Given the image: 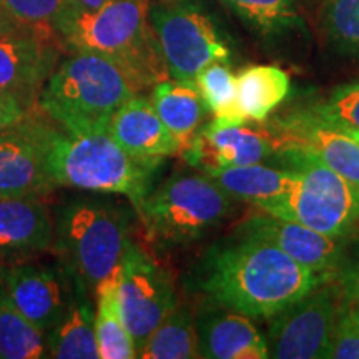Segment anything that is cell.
Listing matches in <instances>:
<instances>
[{
	"label": "cell",
	"mask_w": 359,
	"mask_h": 359,
	"mask_svg": "<svg viewBox=\"0 0 359 359\" xmlns=\"http://www.w3.org/2000/svg\"><path fill=\"white\" fill-rule=\"evenodd\" d=\"M327 280L241 228L206 251L195 271L196 288L213 304L257 320H271Z\"/></svg>",
	"instance_id": "1"
},
{
	"label": "cell",
	"mask_w": 359,
	"mask_h": 359,
	"mask_svg": "<svg viewBox=\"0 0 359 359\" xmlns=\"http://www.w3.org/2000/svg\"><path fill=\"white\" fill-rule=\"evenodd\" d=\"M116 196L80 191L62 200L52 215L50 250L93 294L103 283L118 276L123 253L132 241L135 208Z\"/></svg>",
	"instance_id": "2"
},
{
	"label": "cell",
	"mask_w": 359,
	"mask_h": 359,
	"mask_svg": "<svg viewBox=\"0 0 359 359\" xmlns=\"http://www.w3.org/2000/svg\"><path fill=\"white\" fill-rule=\"evenodd\" d=\"M150 4L151 0H111L98 11L72 6L55 25V39L70 52L109 58L142 92L168 79L150 24Z\"/></svg>",
	"instance_id": "3"
},
{
	"label": "cell",
	"mask_w": 359,
	"mask_h": 359,
	"mask_svg": "<svg viewBox=\"0 0 359 359\" xmlns=\"http://www.w3.org/2000/svg\"><path fill=\"white\" fill-rule=\"evenodd\" d=\"M140 93L109 58L72 52L60 60L39 93V107L53 123L75 135L107 133L116 110Z\"/></svg>",
	"instance_id": "4"
},
{
	"label": "cell",
	"mask_w": 359,
	"mask_h": 359,
	"mask_svg": "<svg viewBox=\"0 0 359 359\" xmlns=\"http://www.w3.org/2000/svg\"><path fill=\"white\" fill-rule=\"evenodd\" d=\"M45 167L55 188L123 196L140 213L160 165L135 158L111 135H75L50 128Z\"/></svg>",
	"instance_id": "5"
},
{
	"label": "cell",
	"mask_w": 359,
	"mask_h": 359,
	"mask_svg": "<svg viewBox=\"0 0 359 359\" xmlns=\"http://www.w3.org/2000/svg\"><path fill=\"white\" fill-rule=\"evenodd\" d=\"M236 198L203 172L178 173L148 193L138 217L161 248L203 240L235 213Z\"/></svg>",
	"instance_id": "6"
},
{
	"label": "cell",
	"mask_w": 359,
	"mask_h": 359,
	"mask_svg": "<svg viewBox=\"0 0 359 359\" xmlns=\"http://www.w3.org/2000/svg\"><path fill=\"white\" fill-rule=\"evenodd\" d=\"M298 183L266 212L298 222L331 238L348 235L359 222V188L299 147H278V155Z\"/></svg>",
	"instance_id": "7"
},
{
	"label": "cell",
	"mask_w": 359,
	"mask_h": 359,
	"mask_svg": "<svg viewBox=\"0 0 359 359\" xmlns=\"http://www.w3.org/2000/svg\"><path fill=\"white\" fill-rule=\"evenodd\" d=\"M150 24L168 77L195 82L213 62H231L233 47L198 0H151Z\"/></svg>",
	"instance_id": "8"
},
{
	"label": "cell",
	"mask_w": 359,
	"mask_h": 359,
	"mask_svg": "<svg viewBox=\"0 0 359 359\" xmlns=\"http://www.w3.org/2000/svg\"><path fill=\"white\" fill-rule=\"evenodd\" d=\"M116 302L137 353L143 348L151 331L178 306L172 275L133 243V240L125 250L120 264Z\"/></svg>",
	"instance_id": "9"
},
{
	"label": "cell",
	"mask_w": 359,
	"mask_h": 359,
	"mask_svg": "<svg viewBox=\"0 0 359 359\" xmlns=\"http://www.w3.org/2000/svg\"><path fill=\"white\" fill-rule=\"evenodd\" d=\"M341 299L338 288L325 281L271 318L266 336L269 358H327Z\"/></svg>",
	"instance_id": "10"
},
{
	"label": "cell",
	"mask_w": 359,
	"mask_h": 359,
	"mask_svg": "<svg viewBox=\"0 0 359 359\" xmlns=\"http://www.w3.org/2000/svg\"><path fill=\"white\" fill-rule=\"evenodd\" d=\"M0 285L27 320L47 334L69 308L77 276L60 259L55 264L13 262L0 264Z\"/></svg>",
	"instance_id": "11"
},
{
	"label": "cell",
	"mask_w": 359,
	"mask_h": 359,
	"mask_svg": "<svg viewBox=\"0 0 359 359\" xmlns=\"http://www.w3.org/2000/svg\"><path fill=\"white\" fill-rule=\"evenodd\" d=\"M278 155L275 135L269 128L245 122L215 118L200 127L183 156L190 167L203 173L215 170L266 163Z\"/></svg>",
	"instance_id": "12"
},
{
	"label": "cell",
	"mask_w": 359,
	"mask_h": 359,
	"mask_svg": "<svg viewBox=\"0 0 359 359\" xmlns=\"http://www.w3.org/2000/svg\"><path fill=\"white\" fill-rule=\"evenodd\" d=\"M50 128V123L30 114L0 132V198H43L55 190L45 167Z\"/></svg>",
	"instance_id": "13"
},
{
	"label": "cell",
	"mask_w": 359,
	"mask_h": 359,
	"mask_svg": "<svg viewBox=\"0 0 359 359\" xmlns=\"http://www.w3.org/2000/svg\"><path fill=\"white\" fill-rule=\"evenodd\" d=\"M269 130L278 147L304 148L359 188V140L349 133L325 123L306 109L276 120Z\"/></svg>",
	"instance_id": "14"
},
{
	"label": "cell",
	"mask_w": 359,
	"mask_h": 359,
	"mask_svg": "<svg viewBox=\"0 0 359 359\" xmlns=\"http://www.w3.org/2000/svg\"><path fill=\"white\" fill-rule=\"evenodd\" d=\"M57 64L55 40L32 30L0 35V90L39 100L45 80Z\"/></svg>",
	"instance_id": "15"
},
{
	"label": "cell",
	"mask_w": 359,
	"mask_h": 359,
	"mask_svg": "<svg viewBox=\"0 0 359 359\" xmlns=\"http://www.w3.org/2000/svg\"><path fill=\"white\" fill-rule=\"evenodd\" d=\"M240 228L264 236L294 262L321 275H331L343 258L338 238L323 235L302 223L275 217L266 212L250 217Z\"/></svg>",
	"instance_id": "16"
},
{
	"label": "cell",
	"mask_w": 359,
	"mask_h": 359,
	"mask_svg": "<svg viewBox=\"0 0 359 359\" xmlns=\"http://www.w3.org/2000/svg\"><path fill=\"white\" fill-rule=\"evenodd\" d=\"M53 218L42 196L0 198V262L13 263L52 248Z\"/></svg>",
	"instance_id": "17"
},
{
	"label": "cell",
	"mask_w": 359,
	"mask_h": 359,
	"mask_svg": "<svg viewBox=\"0 0 359 359\" xmlns=\"http://www.w3.org/2000/svg\"><path fill=\"white\" fill-rule=\"evenodd\" d=\"M109 133L135 158L163 163L165 158L182 151V145L168 132L154 109L150 97L135 93L116 110Z\"/></svg>",
	"instance_id": "18"
},
{
	"label": "cell",
	"mask_w": 359,
	"mask_h": 359,
	"mask_svg": "<svg viewBox=\"0 0 359 359\" xmlns=\"http://www.w3.org/2000/svg\"><path fill=\"white\" fill-rule=\"evenodd\" d=\"M200 358L264 359L269 358L266 338L251 318L228 308L206 309L196 318Z\"/></svg>",
	"instance_id": "19"
},
{
	"label": "cell",
	"mask_w": 359,
	"mask_h": 359,
	"mask_svg": "<svg viewBox=\"0 0 359 359\" xmlns=\"http://www.w3.org/2000/svg\"><path fill=\"white\" fill-rule=\"evenodd\" d=\"M95 294L77 278L74 298L62 318L45 334L47 358L100 359L95 334Z\"/></svg>",
	"instance_id": "20"
},
{
	"label": "cell",
	"mask_w": 359,
	"mask_h": 359,
	"mask_svg": "<svg viewBox=\"0 0 359 359\" xmlns=\"http://www.w3.org/2000/svg\"><path fill=\"white\" fill-rule=\"evenodd\" d=\"M251 34L269 45L304 37L306 22L298 0H218Z\"/></svg>",
	"instance_id": "21"
},
{
	"label": "cell",
	"mask_w": 359,
	"mask_h": 359,
	"mask_svg": "<svg viewBox=\"0 0 359 359\" xmlns=\"http://www.w3.org/2000/svg\"><path fill=\"white\" fill-rule=\"evenodd\" d=\"M206 175H210L233 198L251 203L262 212L288 195L291 188L298 183V172L290 168H273L266 163L215 170Z\"/></svg>",
	"instance_id": "22"
},
{
	"label": "cell",
	"mask_w": 359,
	"mask_h": 359,
	"mask_svg": "<svg viewBox=\"0 0 359 359\" xmlns=\"http://www.w3.org/2000/svg\"><path fill=\"white\" fill-rule=\"evenodd\" d=\"M150 100L161 122L182 145V151L210 114L196 83L188 80H160L154 85Z\"/></svg>",
	"instance_id": "23"
},
{
	"label": "cell",
	"mask_w": 359,
	"mask_h": 359,
	"mask_svg": "<svg viewBox=\"0 0 359 359\" xmlns=\"http://www.w3.org/2000/svg\"><path fill=\"white\" fill-rule=\"evenodd\" d=\"M290 90V75L275 65H251L236 75L238 109L251 122H264Z\"/></svg>",
	"instance_id": "24"
},
{
	"label": "cell",
	"mask_w": 359,
	"mask_h": 359,
	"mask_svg": "<svg viewBox=\"0 0 359 359\" xmlns=\"http://www.w3.org/2000/svg\"><path fill=\"white\" fill-rule=\"evenodd\" d=\"M142 359H195L200 358L196 318L190 308L180 304L151 331L143 348Z\"/></svg>",
	"instance_id": "25"
},
{
	"label": "cell",
	"mask_w": 359,
	"mask_h": 359,
	"mask_svg": "<svg viewBox=\"0 0 359 359\" xmlns=\"http://www.w3.org/2000/svg\"><path fill=\"white\" fill-rule=\"evenodd\" d=\"M118 276L105 281L95 293V334L100 359H133L138 356L135 341L125 326L116 302Z\"/></svg>",
	"instance_id": "26"
},
{
	"label": "cell",
	"mask_w": 359,
	"mask_h": 359,
	"mask_svg": "<svg viewBox=\"0 0 359 359\" xmlns=\"http://www.w3.org/2000/svg\"><path fill=\"white\" fill-rule=\"evenodd\" d=\"M47 358L45 333L19 311L0 285V359Z\"/></svg>",
	"instance_id": "27"
},
{
	"label": "cell",
	"mask_w": 359,
	"mask_h": 359,
	"mask_svg": "<svg viewBox=\"0 0 359 359\" xmlns=\"http://www.w3.org/2000/svg\"><path fill=\"white\" fill-rule=\"evenodd\" d=\"M320 24L331 50L359 62V0H321Z\"/></svg>",
	"instance_id": "28"
},
{
	"label": "cell",
	"mask_w": 359,
	"mask_h": 359,
	"mask_svg": "<svg viewBox=\"0 0 359 359\" xmlns=\"http://www.w3.org/2000/svg\"><path fill=\"white\" fill-rule=\"evenodd\" d=\"M195 83L206 109L215 115V118L228 120V122H245L238 109L236 75L233 74L230 62H213L206 65L196 75Z\"/></svg>",
	"instance_id": "29"
},
{
	"label": "cell",
	"mask_w": 359,
	"mask_h": 359,
	"mask_svg": "<svg viewBox=\"0 0 359 359\" xmlns=\"http://www.w3.org/2000/svg\"><path fill=\"white\" fill-rule=\"evenodd\" d=\"M306 110L331 127L349 135L359 133V82L341 85Z\"/></svg>",
	"instance_id": "30"
},
{
	"label": "cell",
	"mask_w": 359,
	"mask_h": 359,
	"mask_svg": "<svg viewBox=\"0 0 359 359\" xmlns=\"http://www.w3.org/2000/svg\"><path fill=\"white\" fill-rule=\"evenodd\" d=\"M4 4L25 29L55 42V25L74 6L72 0H4Z\"/></svg>",
	"instance_id": "31"
},
{
	"label": "cell",
	"mask_w": 359,
	"mask_h": 359,
	"mask_svg": "<svg viewBox=\"0 0 359 359\" xmlns=\"http://www.w3.org/2000/svg\"><path fill=\"white\" fill-rule=\"evenodd\" d=\"M327 358L359 359V320L353 311L349 296L348 299H341Z\"/></svg>",
	"instance_id": "32"
},
{
	"label": "cell",
	"mask_w": 359,
	"mask_h": 359,
	"mask_svg": "<svg viewBox=\"0 0 359 359\" xmlns=\"http://www.w3.org/2000/svg\"><path fill=\"white\" fill-rule=\"evenodd\" d=\"M32 100L19 95V93L0 90V132L20 123L30 115Z\"/></svg>",
	"instance_id": "33"
},
{
	"label": "cell",
	"mask_w": 359,
	"mask_h": 359,
	"mask_svg": "<svg viewBox=\"0 0 359 359\" xmlns=\"http://www.w3.org/2000/svg\"><path fill=\"white\" fill-rule=\"evenodd\" d=\"M22 30L29 29H25V27L12 15V12L8 11L6 4H4V0H0V35L22 32Z\"/></svg>",
	"instance_id": "34"
},
{
	"label": "cell",
	"mask_w": 359,
	"mask_h": 359,
	"mask_svg": "<svg viewBox=\"0 0 359 359\" xmlns=\"http://www.w3.org/2000/svg\"><path fill=\"white\" fill-rule=\"evenodd\" d=\"M344 286H346V291L349 294L359 299V258L353 263V266L349 268Z\"/></svg>",
	"instance_id": "35"
},
{
	"label": "cell",
	"mask_w": 359,
	"mask_h": 359,
	"mask_svg": "<svg viewBox=\"0 0 359 359\" xmlns=\"http://www.w3.org/2000/svg\"><path fill=\"white\" fill-rule=\"evenodd\" d=\"M110 2L111 0H72V4L77 8H82V11H98V8L105 7Z\"/></svg>",
	"instance_id": "36"
},
{
	"label": "cell",
	"mask_w": 359,
	"mask_h": 359,
	"mask_svg": "<svg viewBox=\"0 0 359 359\" xmlns=\"http://www.w3.org/2000/svg\"><path fill=\"white\" fill-rule=\"evenodd\" d=\"M348 296H349V302H351L353 311H354V314H356L358 320H359V299H358V298H354V296H351L349 293H348Z\"/></svg>",
	"instance_id": "37"
},
{
	"label": "cell",
	"mask_w": 359,
	"mask_h": 359,
	"mask_svg": "<svg viewBox=\"0 0 359 359\" xmlns=\"http://www.w3.org/2000/svg\"><path fill=\"white\" fill-rule=\"evenodd\" d=\"M351 137H354V138H356V140H359V133H354V135H351Z\"/></svg>",
	"instance_id": "38"
},
{
	"label": "cell",
	"mask_w": 359,
	"mask_h": 359,
	"mask_svg": "<svg viewBox=\"0 0 359 359\" xmlns=\"http://www.w3.org/2000/svg\"><path fill=\"white\" fill-rule=\"evenodd\" d=\"M154 2H155V0H154Z\"/></svg>",
	"instance_id": "39"
}]
</instances>
